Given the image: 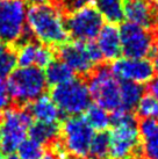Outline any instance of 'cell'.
I'll return each instance as SVG.
<instances>
[{
  "label": "cell",
  "mask_w": 158,
  "mask_h": 159,
  "mask_svg": "<svg viewBox=\"0 0 158 159\" xmlns=\"http://www.w3.org/2000/svg\"><path fill=\"white\" fill-rule=\"evenodd\" d=\"M5 86L12 100L18 103H29L44 95L48 84L42 69L27 66L14 69Z\"/></svg>",
  "instance_id": "2"
},
{
  "label": "cell",
  "mask_w": 158,
  "mask_h": 159,
  "mask_svg": "<svg viewBox=\"0 0 158 159\" xmlns=\"http://www.w3.org/2000/svg\"><path fill=\"white\" fill-rule=\"evenodd\" d=\"M87 89L95 105L113 113L121 107L120 83L108 64H99L87 77Z\"/></svg>",
  "instance_id": "4"
},
{
  "label": "cell",
  "mask_w": 158,
  "mask_h": 159,
  "mask_svg": "<svg viewBox=\"0 0 158 159\" xmlns=\"http://www.w3.org/2000/svg\"><path fill=\"white\" fill-rule=\"evenodd\" d=\"M5 159H20V158H19V157L15 155V153H11V155H8Z\"/></svg>",
  "instance_id": "31"
},
{
  "label": "cell",
  "mask_w": 158,
  "mask_h": 159,
  "mask_svg": "<svg viewBox=\"0 0 158 159\" xmlns=\"http://www.w3.org/2000/svg\"><path fill=\"white\" fill-rule=\"evenodd\" d=\"M123 15L128 22L158 31V4L155 0H123Z\"/></svg>",
  "instance_id": "13"
},
{
  "label": "cell",
  "mask_w": 158,
  "mask_h": 159,
  "mask_svg": "<svg viewBox=\"0 0 158 159\" xmlns=\"http://www.w3.org/2000/svg\"><path fill=\"white\" fill-rule=\"evenodd\" d=\"M0 159H5V157H4V153L0 151Z\"/></svg>",
  "instance_id": "34"
},
{
  "label": "cell",
  "mask_w": 158,
  "mask_h": 159,
  "mask_svg": "<svg viewBox=\"0 0 158 159\" xmlns=\"http://www.w3.org/2000/svg\"><path fill=\"white\" fill-rule=\"evenodd\" d=\"M26 0H0V41L15 48L31 39L26 26Z\"/></svg>",
  "instance_id": "3"
},
{
  "label": "cell",
  "mask_w": 158,
  "mask_h": 159,
  "mask_svg": "<svg viewBox=\"0 0 158 159\" xmlns=\"http://www.w3.org/2000/svg\"><path fill=\"white\" fill-rule=\"evenodd\" d=\"M141 150L144 159H158V123L152 133L142 138Z\"/></svg>",
  "instance_id": "25"
},
{
  "label": "cell",
  "mask_w": 158,
  "mask_h": 159,
  "mask_svg": "<svg viewBox=\"0 0 158 159\" xmlns=\"http://www.w3.org/2000/svg\"><path fill=\"white\" fill-rule=\"evenodd\" d=\"M94 5L101 16L112 25L122 22L124 19L123 0H94Z\"/></svg>",
  "instance_id": "19"
},
{
  "label": "cell",
  "mask_w": 158,
  "mask_h": 159,
  "mask_svg": "<svg viewBox=\"0 0 158 159\" xmlns=\"http://www.w3.org/2000/svg\"><path fill=\"white\" fill-rule=\"evenodd\" d=\"M16 66L15 51L6 44H0V84H4Z\"/></svg>",
  "instance_id": "22"
},
{
  "label": "cell",
  "mask_w": 158,
  "mask_h": 159,
  "mask_svg": "<svg viewBox=\"0 0 158 159\" xmlns=\"http://www.w3.org/2000/svg\"><path fill=\"white\" fill-rule=\"evenodd\" d=\"M91 1H93V0H61L59 8L63 12V14L66 15V14L76 11V9L81 8L84 6H87Z\"/></svg>",
  "instance_id": "27"
},
{
  "label": "cell",
  "mask_w": 158,
  "mask_h": 159,
  "mask_svg": "<svg viewBox=\"0 0 158 159\" xmlns=\"http://www.w3.org/2000/svg\"><path fill=\"white\" fill-rule=\"evenodd\" d=\"M33 123L27 109L8 108L0 120V149L2 153H14L27 138L28 129Z\"/></svg>",
  "instance_id": "6"
},
{
  "label": "cell",
  "mask_w": 158,
  "mask_h": 159,
  "mask_svg": "<svg viewBox=\"0 0 158 159\" xmlns=\"http://www.w3.org/2000/svg\"><path fill=\"white\" fill-rule=\"evenodd\" d=\"M55 56H56L55 49H53L51 47H48V45L42 44V43H39V47L36 50L34 66H37L40 69L47 67L49 63L55 59Z\"/></svg>",
  "instance_id": "26"
},
{
  "label": "cell",
  "mask_w": 158,
  "mask_h": 159,
  "mask_svg": "<svg viewBox=\"0 0 158 159\" xmlns=\"http://www.w3.org/2000/svg\"><path fill=\"white\" fill-rule=\"evenodd\" d=\"M85 121L94 131H105L110 125V116L108 111L100 108L97 105H90L85 111Z\"/></svg>",
  "instance_id": "20"
},
{
  "label": "cell",
  "mask_w": 158,
  "mask_h": 159,
  "mask_svg": "<svg viewBox=\"0 0 158 159\" xmlns=\"http://www.w3.org/2000/svg\"><path fill=\"white\" fill-rule=\"evenodd\" d=\"M66 159H84V158H80V157H76V156H71V157H69V158Z\"/></svg>",
  "instance_id": "33"
},
{
  "label": "cell",
  "mask_w": 158,
  "mask_h": 159,
  "mask_svg": "<svg viewBox=\"0 0 158 159\" xmlns=\"http://www.w3.org/2000/svg\"><path fill=\"white\" fill-rule=\"evenodd\" d=\"M44 75H45L47 84L51 85L53 87L75 78V73L59 58H55L53 61L49 63L48 66L45 67Z\"/></svg>",
  "instance_id": "18"
},
{
  "label": "cell",
  "mask_w": 158,
  "mask_h": 159,
  "mask_svg": "<svg viewBox=\"0 0 158 159\" xmlns=\"http://www.w3.org/2000/svg\"><path fill=\"white\" fill-rule=\"evenodd\" d=\"M88 156L92 159H109V136L106 131L93 135Z\"/></svg>",
  "instance_id": "21"
},
{
  "label": "cell",
  "mask_w": 158,
  "mask_h": 159,
  "mask_svg": "<svg viewBox=\"0 0 158 159\" xmlns=\"http://www.w3.org/2000/svg\"><path fill=\"white\" fill-rule=\"evenodd\" d=\"M50 94L61 114L67 116H79L85 113L92 101L86 81L79 77L53 86Z\"/></svg>",
  "instance_id": "5"
},
{
  "label": "cell",
  "mask_w": 158,
  "mask_h": 159,
  "mask_svg": "<svg viewBox=\"0 0 158 159\" xmlns=\"http://www.w3.org/2000/svg\"><path fill=\"white\" fill-rule=\"evenodd\" d=\"M41 159H63L62 156H59L55 150L50 149L47 152H43V155L41 157Z\"/></svg>",
  "instance_id": "30"
},
{
  "label": "cell",
  "mask_w": 158,
  "mask_h": 159,
  "mask_svg": "<svg viewBox=\"0 0 158 159\" xmlns=\"http://www.w3.org/2000/svg\"><path fill=\"white\" fill-rule=\"evenodd\" d=\"M144 86L132 81H121L120 83V99L121 108L128 111H132L144 95Z\"/></svg>",
  "instance_id": "17"
},
{
  "label": "cell",
  "mask_w": 158,
  "mask_h": 159,
  "mask_svg": "<svg viewBox=\"0 0 158 159\" xmlns=\"http://www.w3.org/2000/svg\"><path fill=\"white\" fill-rule=\"evenodd\" d=\"M43 152V145L31 138H26L16 149V156L20 159H41Z\"/></svg>",
  "instance_id": "24"
},
{
  "label": "cell",
  "mask_w": 158,
  "mask_h": 159,
  "mask_svg": "<svg viewBox=\"0 0 158 159\" xmlns=\"http://www.w3.org/2000/svg\"><path fill=\"white\" fill-rule=\"evenodd\" d=\"M29 138L36 141L41 145L44 144H53L57 142L58 136L61 134V129L57 123H44V122H35L31 123L28 129Z\"/></svg>",
  "instance_id": "16"
},
{
  "label": "cell",
  "mask_w": 158,
  "mask_h": 159,
  "mask_svg": "<svg viewBox=\"0 0 158 159\" xmlns=\"http://www.w3.org/2000/svg\"><path fill=\"white\" fill-rule=\"evenodd\" d=\"M146 89H148V92H149V95L155 98L158 101V75L157 77H154V78L148 83Z\"/></svg>",
  "instance_id": "29"
},
{
  "label": "cell",
  "mask_w": 158,
  "mask_h": 159,
  "mask_svg": "<svg viewBox=\"0 0 158 159\" xmlns=\"http://www.w3.org/2000/svg\"><path fill=\"white\" fill-rule=\"evenodd\" d=\"M51 4L56 5V6H58V7H59V4H61V0H51Z\"/></svg>",
  "instance_id": "32"
},
{
  "label": "cell",
  "mask_w": 158,
  "mask_h": 159,
  "mask_svg": "<svg viewBox=\"0 0 158 159\" xmlns=\"http://www.w3.org/2000/svg\"><path fill=\"white\" fill-rule=\"evenodd\" d=\"M11 101L12 99L9 97L5 84H0V113H4L11 106Z\"/></svg>",
  "instance_id": "28"
},
{
  "label": "cell",
  "mask_w": 158,
  "mask_h": 159,
  "mask_svg": "<svg viewBox=\"0 0 158 159\" xmlns=\"http://www.w3.org/2000/svg\"><path fill=\"white\" fill-rule=\"evenodd\" d=\"M118 33L124 58H148L158 40V31L148 30L132 22L122 23Z\"/></svg>",
  "instance_id": "8"
},
{
  "label": "cell",
  "mask_w": 158,
  "mask_h": 159,
  "mask_svg": "<svg viewBox=\"0 0 158 159\" xmlns=\"http://www.w3.org/2000/svg\"><path fill=\"white\" fill-rule=\"evenodd\" d=\"M26 26L33 37L51 48L69 42L64 14L53 4L29 5L26 11Z\"/></svg>",
  "instance_id": "1"
},
{
  "label": "cell",
  "mask_w": 158,
  "mask_h": 159,
  "mask_svg": "<svg viewBox=\"0 0 158 159\" xmlns=\"http://www.w3.org/2000/svg\"><path fill=\"white\" fill-rule=\"evenodd\" d=\"M136 114L142 120L158 121V101L151 95H143L136 106Z\"/></svg>",
  "instance_id": "23"
},
{
  "label": "cell",
  "mask_w": 158,
  "mask_h": 159,
  "mask_svg": "<svg viewBox=\"0 0 158 159\" xmlns=\"http://www.w3.org/2000/svg\"><path fill=\"white\" fill-rule=\"evenodd\" d=\"M98 48L106 61H116L121 57V41L118 28L115 25H104L98 34Z\"/></svg>",
  "instance_id": "14"
},
{
  "label": "cell",
  "mask_w": 158,
  "mask_h": 159,
  "mask_svg": "<svg viewBox=\"0 0 158 159\" xmlns=\"http://www.w3.org/2000/svg\"><path fill=\"white\" fill-rule=\"evenodd\" d=\"M27 111L30 114L31 119L36 122L44 123H57L61 119V111L48 95H42L36 100L29 102Z\"/></svg>",
  "instance_id": "15"
},
{
  "label": "cell",
  "mask_w": 158,
  "mask_h": 159,
  "mask_svg": "<svg viewBox=\"0 0 158 159\" xmlns=\"http://www.w3.org/2000/svg\"><path fill=\"white\" fill-rule=\"evenodd\" d=\"M66 30L73 41L92 42L104 26V18L93 6H84L64 15Z\"/></svg>",
  "instance_id": "7"
},
{
  "label": "cell",
  "mask_w": 158,
  "mask_h": 159,
  "mask_svg": "<svg viewBox=\"0 0 158 159\" xmlns=\"http://www.w3.org/2000/svg\"><path fill=\"white\" fill-rule=\"evenodd\" d=\"M155 1H156V2H157V4H158V0H155Z\"/></svg>",
  "instance_id": "35"
},
{
  "label": "cell",
  "mask_w": 158,
  "mask_h": 159,
  "mask_svg": "<svg viewBox=\"0 0 158 159\" xmlns=\"http://www.w3.org/2000/svg\"><path fill=\"white\" fill-rule=\"evenodd\" d=\"M112 73L118 80L136 84L149 83L155 71L148 58H118L110 65Z\"/></svg>",
  "instance_id": "12"
},
{
  "label": "cell",
  "mask_w": 158,
  "mask_h": 159,
  "mask_svg": "<svg viewBox=\"0 0 158 159\" xmlns=\"http://www.w3.org/2000/svg\"><path fill=\"white\" fill-rule=\"evenodd\" d=\"M55 53L79 78H87L91 72L98 66L90 57L86 42L69 41L55 49Z\"/></svg>",
  "instance_id": "11"
},
{
  "label": "cell",
  "mask_w": 158,
  "mask_h": 159,
  "mask_svg": "<svg viewBox=\"0 0 158 159\" xmlns=\"http://www.w3.org/2000/svg\"><path fill=\"white\" fill-rule=\"evenodd\" d=\"M62 146L71 156L85 158L94 131L81 116H69L61 129Z\"/></svg>",
  "instance_id": "9"
},
{
  "label": "cell",
  "mask_w": 158,
  "mask_h": 159,
  "mask_svg": "<svg viewBox=\"0 0 158 159\" xmlns=\"http://www.w3.org/2000/svg\"><path fill=\"white\" fill-rule=\"evenodd\" d=\"M109 136V159H132L141 149L136 121L113 125Z\"/></svg>",
  "instance_id": "10"
}]
</instances>
